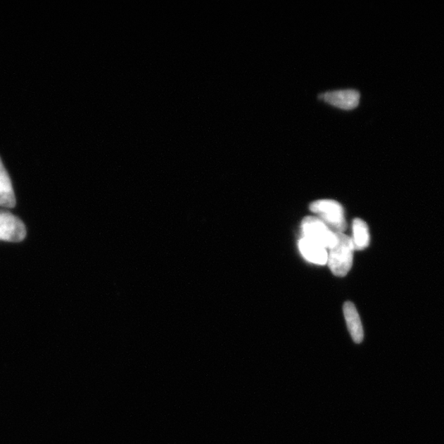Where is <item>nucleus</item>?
Returning <instances> with one entry per match:
<instances>
[{"label":"nucleus","mask_w":444,"mask_h":444,"mask_svg":"<svg viewBox=\"0 0 444 444\" xmlns=\"http://www.w3.org/2000/svg\"><path fill=\"white\" fill-rule=\"evenodd\" d=\"M336 242L330 248L328 257L329 266L335 276L345 277L353 265L355 250L353 239L343 233H336Z\"/></svg>","instance_id":"nucleus-1"},{"label":"nucleus","mask_w":444,"mask_h":444,"mask_svg":"<svg viewBox=\"0 0 444 444\" xmlns=\"http://www.w3.org/2000/svg\"><path fill=\"white\" fill-rule=\"evenodd\" d=\"M312 212L318 215V218L323 222L330 230L336 233H343L346 228L344 209L341 205L334 200H318L310 204Z\"/></svg>","instance_id":"nucleus-2"},{"label":"nucleus","mask_w":444,"mask_h":444,"mask_svg":"<svg viewBox=\"0 0 444 444\" xmlns=\"http://www.w3.org/2000/svg\"><path fill=\"white\" fill-rule=\"evenodd\" d=\"M303 238L324 247L331 248L336 242V234L316 217H306L301 224Z\"/></svg>","instance_id":"nucleus-3"},{"label":"nucleus","mask_w":444,"mask_h":444,"mask_svg":"<svg viewBox=\"0 0 444 444\" xmlns=\"http://www.w3.org/2000/svg\"><path fill=\"white\" fill-rule=\"evenodd\" d=\"M26 235L25 225L20 219L11 213L0 210V241L21 242Z\"/></svg>","instance_id":"nucleus-4"},{"label":"nucleus","mask_w":444,"mask_h":444,"mask_svg":"<svg viewBox=\"0 0 444 444\" xmlns=\"http://www.w3.org/2000/svg\"><path fill=\"white\" fill-rule=\"evenodd\" d=\"M319 99L326 103L343 110H353L360 103V95L358 91L353 89L326 91L319 96Z\"/></svg>","instance_id":"nucleus-5"},{"label":"nucleus","mask_w":444,"mask_h":444,"mask_svg":"<svg viewBox=\"0 0 444 444\" xmlns=\"http://www.w3.org/2000/svg\"><path fill=\"white\" fill-rule=\"evenodd\" d=\"M299 248L305 260L315 265H324L328 262L329 253L324 247L302 237Z\"/></svg>","instance_id":"nucleus-6"},{"label":"nucleus","mask_w":444,"mask_h":444,"mask_svg":"<svg viewBox=\"0 0 444 444\" xmlns=\"http://www.w3.org/2000/svg\"><path fill=\"white\" fill-rule=\"evenodd\" d=\"M343 312L346 324L355 343H362L364 339V330L360 319L357 310L351 302H345L343 306Z\"/></svg>","instance_id":"nucleus-7"},{"label":"nucleus","mask_w":444,"mask_h":444,"mask_svg":"<svg viewBox=\"0 0 444 444\" xmlns=\"http://www.w3.org/2000/svg\"><path fill=\"white\" fill-rule=\"evenodd\" d=\"M15 205L16 198L11 177L0 159V206L13 208L15 207Z\"/></svg>","instance_id":"nucleus-8"},{"label":"nucleus","mask_w":444,"mask_h":444,"mask_svg":"<svg viewBox=\"0 0 444 444\" xmlns=\"http://www.w3.org/2000/svg\"><path fill=\"white\" fill-rule=\"evenodd\" d=\"M369 231L367 224L362 219L355 218L353 221V245L355 250H362L369 245Z\"/></svg>","instance_id":"nucleus-9"}]
</instances>
